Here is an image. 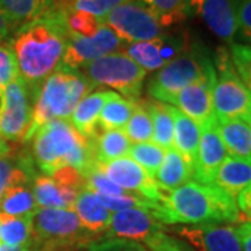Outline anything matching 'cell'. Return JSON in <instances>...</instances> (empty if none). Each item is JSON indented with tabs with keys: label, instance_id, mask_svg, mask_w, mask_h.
Masks as SVG:
<instances>
[{
	"label": "cell",
	"instance_id": "obj_7",
	"mask_svg": "<svg viewBox=\"0 0 251 251\" xmlns=\"http://www.w3.org/2000/svg\"><path fill=\"white\" fill-rule=\"evenodd\" d=\"M78 72L82 73L95 87H108L130 100H135L140 95L147 74L144 69L122 50L88 63Z\"/></svg>",
	"mask_w": 251,
	"mask_h": 251
},
{
	"label": "cell",
	"instance_id": "obj_32",
	"mask_svg": "<svg viewBox=\"0 0 251 251\" xmlns=\"http://www.w3.org/2000/svg\"><path fill=\"white\" fill-rule=\"evenodd\" d=\"M165 153L166 151L163 148L153 144L152 141H150V143L133 144L130 147L127 156L137 162L144 171L150 175V177L155 180V176L159 171L163 158H165Z\"/></svg>",
	"mask_w": 251,
	"mask_h": 251
},
{
	"label": "cell",
	"instance_id": "obj_2",
	"mask_svg": "<svg viewBox=\"0 0 251 251\" xmlns=\"http://www.w3.org/2000/svg\"><path fill=\"white\" fill-rule=\"evenodd\" d=\"M163 225H200L237 222L240 215L236 200L215 184L188 181L179 188L163 193L152 209Z\"/></svg>",
	"mask_w": 251,
	"mask_h": 251
},
{
	"label": "cell",
	"instance_id": "obj_11",
	"mask_svg": "<svg viewBox=\"0 0 251 251\" xmlns=\"http://www.w3.org/2000/svg\"><path fill=\"white\" fill-rule=\"evenodd\" d=\"M122 48L123 42L105 24L92 36L74 35L67 31L66 50L60 66L73 70H80L85 64L94 60L120 52Z\"/></svg>",
	"mask_w": 251,
	"mask_h": 251
},
{
	"label": "cell",
	"instance_id": "obj_44",
	"mask_svg": "<svg viewBox=\"0 0 251 251\" xmlns=\"http://www.w3.org/2000/svg\"><path fill=\"white\" fill-rule=\"evenodd\" d=\"M234 200H236V205L239 209L240 222L251 221V186L244 188Z\"/></svg>",
	"mask_w": 251,
	"mask_h": 251
},
{
	"label": "cell",
	"instance_id": "obj_45",
	"mask_svg": "<svg viewBox=\"0 0 251 251\" xmlns=\"http://www.w3.org/2000/svg\"><path fill=\"white\" fill-rule=\"evenodd\" d=\"M236 230L242 243L243 251H251V221L240 222L239 226H236Z\"/></svg>",
	"mask_w": 251,
	"mask_h": 251
},
{
	"label": "cell",
	"instance_id": "obj_20",
	"mask_svg": "<svg viewBox=\"0 0 251 251\" xmlns=\"http://www.w3.org/2000/svg\"><path fill=\"white\" fill-rule=\"evenodd\" d=\"M215 126L229 156L251 158V127L246 120L216 117Z\"/></svg>",
	"mask_w": 251,
	"mask_h": 251
},
{
	"label": "cell",
	"instance_id": "obj_37",
	"mask_svg": "<svg viewBox=\"0 0 251 251\" xmlns=\"http://www.w3.org/2000/svg\"><path fill=\"white\" fill-rule=\"evenodd\" d=\"M99 201L102 202V205L108 209L109 212H120L126 209H131V208H147V209H155L156 204H153L151 201L145 200V198L126 193L122 196H103V194H97Z\"/></svg>",
	"mask_w": 251,
	"mask_h": 251
},
{
	"label": "cell",
	"instance_id": "obj_19",
	"mask_svg": "<svg viewBox=\"0 0 251 251\" xmlns=\"http://www.w3.org/2000/svg\"><path fill=\"white\" fill-rule=\"evenodd\" d=\"M73 211L80 219L81 226L92 234H100L108 232L110 224V212L102 202L98 196L88 188H82L75 198Z\"/></svg>",
	"mask_w": 251,
	"mask_h": 251
},
{
	"label": "cell",
	"instance_id": "obj_48",
	"mask_svg": "<svg viewBox=\"0 0 251 251\" xmlns=\"http://www.w3.org/2000/svg\"><path fill=\"white\" fill-rule=\"evenodd\" d=\"M9 152V144H7V141H6V140L1 137V134H0V158H1V156H6Z\"/></svg>",
	"mask_w": 251,
	"mask_h": 251
},
{
	"label": "cell",
	"instance_id": "obj_39",
	"mask_svg": "<svg viewBox=\"0 0 251 251\" xmlns=\"http://www.w3.org/2000/svg\"><path fill=\"white\" fill-rule=\"evenodd\" d=\"M230 57L240 80L251 92V46L233 42L230 45Z\"/></svg>",
	"mask_w": 251,
	"mask_h": 251
},
{
	"label": "cell",
	"instance_id": "obj_13",
	"mask_svg": "<svg viewBox=\"0 0 251 251\" xmlns=\"http://www.w3.org/2000/svg\"><path fill=\"white\" fill-rule=\"evenodd\" d=\"M98 166L109 179L123 188L126 193L140 196L153 204L161 201L162 191L156 181L150 177V175L131 158L123 156L108 163H98Z\"/></svg>",
	"mask_w": 251,
	"mask_h": 251
},
{
	"label": "cell",
	"instance_id": "obj_1",
	"mask_svg": "<svg viewBox=\"0 0 251 251\" xmlns=\"http://www.w3.org/2000/svg\"><path fill=\"white\" fill-rule=\"evenodd\" d=\"M66 39V13L56 4L44 17L18 27L11 35L9 48L16 56L18 75L34 94L62 64Z\"/></svg>",
	"mask_w": 251,
	"mask_h": 251
},
{
	"label": "cell",
	"instance_id": "obj_50",
	"mask_svg": "<svg viewBox=\"0 0 251 251\" xmlns=\"http://www.w3.org/2000/svg\"><path fill=\"white\" fill-rule=\"evenodd\" d=\"M0 244H1V243H0Z\"/></svg>",
	"mask_w": 251,
	"mask_h": 251
},
{
	"label": "cell",
	"instance_id": "obj_42",
	"mask_svg": "<svg viewBox=\"0 0 251 251\" xmlns=\"http://www.w3.org/2000/svg\"><path fill=\"white\" fill-rule=\"evenodd\" d=\"M145 244L151 251H187L179 240L163 233L162 230H158L147 237Z\"/></svg>",
	"mask_w": 251,
	"mask_h": 251
},
{
	"label": "cell",
	"instance_id": "obj_23",
	"mask_svg": "<svg viewBox=\"0 0 251 251\" xmlns=\"http://www.w3.org/2000/svg\"><path fill=\"white\" fill-rule=\"evenodd\" d=\"M110 91H95L90 92L87 97L74 109L72 115V126L87 140H94L97 133L99 115L109 97Z\"/></svg>",
	"mask_w": 251,
	"mask_h": 251
},
{
	"label": "cell",
	"instance_id": "obj_22",
	"mask_svg": "<svg viewBox=\"0 0 251 251\" xmlns=\"http://www.w3.org/2000/svg\"><path fill=\"white\" fill-rule=\"evenodd\" d=\"M173 148L181 155L188 166L194 171V165L197 159L198 145L201 137V128L197 123L183 115L180 110L173 106Z\"/></svg>",
	"mask_w": 251,
	"mask_h": 251
},
{
	"label": "cell",
	"instance_id": "obj_40",
	"mask_svg": "<svg viewBox=\"0 0 251 251\" xmlns=\"http://www.w3.org/2000/svg\"><path fill=\"white\" fill-rule=\"evenodd\" d=\"M18 77L16 56L9 46L0 45V91H3L11 81Z\"/></svg>",
	"mask_w": 251,
	"mask_h": 251
},
{
	"label": "cell",
	"instance_id": "obj_12",
	"mask_svg": "<svg viewBox=\"0 0 251 251\" xmlns=\"http://www.w3.org/2000/svg\"><path fill=\"white\" fill-rule=\"evenodd\" d=\"M190 44L191 42L186 34H163L151 41L126 44V48H122V52H125L145 72H158L180 53H183Z\"/></svg>",
	"mask_w": 251,
	"mask_h": 251
},
{
	"label": "cell",
	"instance_id": "obj_24",
	"mask_svg": "<svg viewBox=\"0 0 251 251\" xmlns=\"http://www.w3.org/2000/svg\"><path fill=\"white\" fill-rule=\"evenodd\" d=\"M194 171L188 166L175 148L168 150L161 168L155 176L158 187L163 193H169L193 179Z\"/></svg>",
	"mask_w": 251,
	"mask_h": 251
},
{
	"label": "cell",
	"instance_id": "obj_31",
	"mask_svg": "<svg viewBox=\"0 0 251 251\" xmlns=\"http://www.w3.org/2000/svg\"><path fill=\"white\" fill-rule=\"evenodd\" d=\"M152 13L163 28L184 21L188 0H138Z\"/></svg>",
	"mask_w": 251,
	"mask_h": 251
},
{
	"label": "cell",
	"instance_id": "obj_35",
	"mask_svg": "<svg viewBox=\"0 0 251 251\" xmlns=\"http://www.w3.org/2000/svg\"><path fill=\"white\" fill-rule=\"evenodd\" d=\"M126 0H56L54 4L67 11H82L91 16L103 18Z\"/></svg>",
	"mask_w": 251,
	"mask_h": 251
},
{
	"label": "cell",
	"instance_id": "obj_25",
	"mask_svg": "<svg viewBox=\"0 0 251 251\" xmlns=\"http://www.w3.org/2000/svg\"><path fill=\"white\" fill-rule=\"evenodd\" d=\"M134 108L135 100L126 99L120 94L110 91L108 99L100 110V115H99L95 138L102 131H106V130H123L133 115Z\"/></svg>",
	"mask_w": 251,
	"mask_h": 251
},
{
	"label": "cell",
	"instance_id": "obj_36",
	"mask_svg": "<svg viewBox=\"0 0 251 251\" xmlns=\"http://www.w3.org/2000/svg\"><path fill=\"white\" fill-rule=\"evenodd\" d=\"M64 13H66L67 31L70 34H74V35L92 36L95 35L99 31V28L103 25V21L100 18L95 17V16H91L88 13H82V11H67V10H64Z\"/></svg>",
	"mask_w": 251,
	"mask_h": 251
},
{
	"label": "cell",
	"instance_id": "obj_47",
	"mask_svg": "<svg viewBox=\"0 0 251 251\" xmlns=\"http://www.w3.org/2000/svg\"><path fill=\"white\" fill-rule=\"evenodd\" d=\"M117 251H147L145 247L137 244L133 242H127V240H119L117 244Z\"/></svg>",
	"mask_w": 251,
	"mask_h": 251
},
{
	"label": "cell",
	"instance_id": "obj_29",
	"mask_svg": "<svg viewBox=\"0 0 251 251\" xmlns=\"http://www.w3.org/2000/svg\"><path fill=\"white\" fill-rule=\"evenodd\" d=\"M95 143V161L108 163L119 158L127 156L131 143L123 130H106L94 140Z\"/></svg>",
	"mask_w": 251,
	"mask_h": 251
},
{
	"label": "cell",
	"instance_id": "obj_4",
	"mask_svg": "<svg viewBox=\"0 0 251 251\" xmlns=\"http://www.w3.org/2000/svg\"><path fill=\"white\" fill-rule=\"evenodd\" d=\"M95 85L78 70L59 66L46 78L34 98L32 119L25 135L31 140L39 127L52 120H70L74 109Z\"/></svg>",
	"mask_w": 251,
	"mask_h": 251
},
{
	"label": "cell",
	"instance_id": "obj_28",
	"mask_svg": "<svg viewBox=\"0 0 251 251\" xmlns=\"http://www.w3.org/2000/svg\"><path fill=\"white\" fill-rule=\"evenodd\" d=\"M150 116L152 120V143L159 145L165 151L173 148V130H175V122H173V106L162 102H151L145 105Z\"/></svg>",
	"mask_w": 251,
	"mask_h": 251
},
{
	"label": "cell",
	"instance_id": "obj_30",
	"mask_svg": "<svg viewBox=\"0 0 251 251\" xmlns=\"http://www.w3.org/2000/svg\"><path fill=\"white\" fill-rule=\"evenodd\" d=\"M32 215L9 216L0 212V243L7 246H29Z\"/></svg>",
	"mask_w": 251,
	"mask_h": 251
},
{
	"label": "cell",
	"instance_id": "obj_9",
	"mask_svg": "<svg viewBox=\"0 0 251 251\" xmlns=\"http://www.w3.org/2000/svg\"><path fill=\"white\" fill-rule=\"evenodd\" d=\"M90 232L81 226L73 209L38 208L32 215V236L29 246L57 243H88Z\"/></svg>",
	"mask_w": 251,
	"mask_h": 251
},
{
	"label": "cell",
	"instance_id": "obj_26",
	"mask_svg": "<svg viewBox=\"0 0 251 251\" xmlns=\"http://www.w3.org/2000/svg\"><path fill=\"white\" fill-rule=\"evenodd\" d=\"M56 0H0V11L17 27L44 17Z\"/></svg>",
	"mask_w": 251,
	"mask_h": 251
},
{
	"label": "cell",
	"instance_id": "obj_41",
	"mask_svg": "<svg viewBox=\"0 0 251 251\" xmlns=\"http://www.w3.org/2000/svg\"><path fill=\"white\" fill-rule=\"evenodd\" d=\"M54 183L59 187L72 188L80 193L82 188H85V176L78 169L73 166H63L50 175Z\"/></svg>",
	"mask_w": 251,
	"mask_h": 251
},
{
	"label": "cell",
	"instance_id": "obj_49",
	"mask_svg": "<svg viewBox=\"0 0 251 251\" xmlns=\"http://www.w3.org/2000/svg\"><path fill=\"white\" fill-rule=\"evenodd\" d=\"M246 122H247V123H249V125H250V127H251V112H250V115L247 116V119H246Z\"/></svg>",
	"mask_w": 251,
	"mask_h": 251
},
{
	"label": "cell",
	"instance_id": "obj_14",
	"mask_svg": "<svg viewBox=\"0 0 251 251\" xmlns=\"http://www.w3.org/2000/svg\"><path fill=\"white\" fill-rule=\"evenodd\" d=\"M173 230L197 251H243L236 226L232 225H180Z\"/></svg>",
	"mask_w": 251,
	"mask_h": 251
},
{
	"label": "cell",
	"instance_id": "obj_27",
	"mask_svg": "<svg viewBox=\"0 0 251 251\" xmlns=\"http://www.w3.org/2000/svg\"><path fill=\"white\" fill-rule=\"evenodd\" d=\"M38 209L32 193V183L10 186L0 200V212L9 216L34 215Z\"/></svg>",
	"mask_w": 251,
	"mask_h": 251
},
{
	"label": "cell",
	"instance_id": "obj_21",
	"mask_svg": "<svg viewBox=\"0 0 251 251\" xmlns=\"http://www.w3.org/2000/svg\"><path fill=\"white\" fill-rule=\"evenodd\" d=\"M212 184L233 198L237 197L244 188L251 186V158H236L227 155Z\"/></svg>",
	"mask_w": 251,
	"mask_h": 251
},
{
	"label": "cell",
	"instance_id": "obj_38",
	"mask_svg": "<svg viewBox=\"0 0 251 251\" xmlns=\"http://www.w3.org/2000/svg\"><path fill=\"white\" fill-rule=\"evenodd\" d=\"M85 188H88L95 194H103V196L126 194L123 188H120L117 184H115L103 172L99 169L97 162L90 171L85 173Z\"/></svg>",
	"mask_w": 251,
	"mask_h": 251
},
{
	"label": "cell",
	"instance_id": "obj_5",
	"mask_svg": "<svg viewBox=\"0 0 251 251\" xmlns=\"http://www.w3.org/2000/svg\"><path fill=\"white\" fill-rule=\"evenodd\" d=\"M215 66L202 46L190 44L187 49L158 70L148 84V91L155 100L172 105L175 97L191 84L215 82Z\"/></svg>",
	"mask_w": 251,
	"mask_h": 251
},
{
	"label": "cell",
	"instance_id": "obj_33",
	"mask_svg": "<svg viewBox=\"0 0 251 251\" xmlns=\"http://www.w3.org/2000/svg\"><path fill=\"white\" fill-rule=\"evenodd\" d=\"M123 131L127 135V138L130 140V143L141 144L152 141V120H151L150 112L145 105L135 103L133 115L127 122Z\"/></svg>",
	"mask_w": 251,
	"mask_h": 251
},
{
	"label": "cell",
	"instance_id": "obj_34",
	"mask_svg": "<svg viewBox=\"0 0 251 251\" xmlns=\"http://www.w3.org/2000/svg\"><path fill=\"white\" fill-rule=\"evenodd\" d=\"M32 193L38 208H59L67 209L59 186L50 176L39 175L32 180Z\"/></svg>",
	"mask_w": 251,
	"mask_h": 251
},
{
	"label": "cell",
	"instance_id": "obj_10",
	"mask_svg": "<svg viewBox=\"0 0 251 251\" xmlns=\"http://www.w3.org/2000/svg\"><path fill=\"white\" fill-rule=\"evenodd\" d=\"M35 94L20 75L3 90L0 134L6 141H25L32 119Z\"/></svg>",
	"mask_w": 251,
	"mask_h": 251
},
{
	"label": "cell",
	"instance_id": "obj_46",
	"mask_svg": "<svg viewBox=\"0 0 251 251\" xmlns=\"http://www.w3.org/2000/svg\"><path fill=\"white\" fill-rule=\"evenodd\" d=\"M17 25L10 21L9 18L6 17L1 11H0V39L3 38H7V36H11L14 34V31L17 29Z\"/></svg>",
	"mask_w": 251,
	"mask_h": 251
},
{
	"label": "cell",
	"instance_id": "obj_17",
	"mask_svg": "<svg viewBox=\"0 0 251 251\" xmlns=\"http://www.w3.org/2000/svg\"><path fill=\"white\" fill-rule=\"evenodd\" d=\"M226 158L227 151L218 134L215 120H212L211 123L201 127V137L193 177L201 184H212L216 173Z\"/></svg>",
	"mask_w": 251,
	"mask_h": 251
},
{
	"label": "cell",
	"instance_id": "obj_16",
	"mask_svg": "<svg viewBox=\"0 0 251 251\" xmlns=\"http://www.w3.org/2000/svg\"><path fill=\"white\" fill-rule=\"evenodd\" d=\"M162 230V224L155 218L152 209L131 208L113 214L110 218L108 237L116 240H143Z\"/></svg>",
	"mask_w": 251,
	"mask_h": 251
},
{
	"label": "cell",
	"instance_id": "obj_15",
	"mask_svg": "<svg viewBox=\"0 0 251 251\" xmlns=\"http://www.w3.org/2000/svg\"><path fill=\"white\" fill-rule=\"evenodd\" d=\"M187 14L204 20L219 39L232 45L237 35V0H188Z\"/></svg>",
	"mask_w": 251,
	"mask_h": 251
},
{
	"label": "cell",
	"instance_id": "obj_43",
	"mask_svg": "<svg viewBox=\"0 0 251 251\" xmlns=\"http://www.w3.org/2000/svg\"><path fill=\"white\" fill-rule=\"evenodd\" d=\"M237 34L251 46V0H237Z\"/></svg>",
	"mask_w": 251,
	"mask_h": 251
},
{
	"label": "cell",
	"instance_id": "obj_3",
	"mask_svg": "<svg viewBox=\"0 0 251 251\" xmlns=\"http://www.w3.org/2000/svg\"><path fill=\"white\" fill-rule=\"evenodd\" d=\"M31 140L34 161L46 176L63 166H73L85 176L97 162L94 140L84 138L69 120L48 122Z\"/></svg>",
	"mask_w": 251,
	"mask_h": 251
},
{
	"label": "cell",
	"instance_id": "obj_8",
	"mask_svg": "<svg viewBox=\"0 0 251 251\" xmlns=\"http://www.w3.org/2000/svg\"><path fill=\"white\" fill-rule=\"evenodd\" d=\"M123 44L151 41L163 35L158 18L138 0H126L102 20Z\"/></svg>",
	"mask_w": 251,
	"mask_h": 251
},
{
	"label": "cell",
	"instance_id": "obj_6",
	"mask_svg": "<svg viewBox=\"0 0 251 251\" xmlns=\"http://www.w3.org/2000/svg\"><path fill=\"white\" fill-rule=\"evenodd\" d=\"M214 66L216 80L212 88V103L215 116L246 120L251 112V92L240 80L227 49L219 48L216 50Z\"/></svg>",
	"mask_w": 251,
	"mask_h": 251
},
{
	"label": "cell",
	"instance_id": "obj_18",
	"mask_svg": "<svg viewBox=\"0 0 251 251\" xmlns=\"http://www.w3.org/2000/svg\"><path fill=\"white\" fill-rule=\"evenodd\" d=\"M214 84L215 82L201 81L188 85L175 97L172 106H175L183 115L197 123L200 128L204 127L215 120L216 117L212 103Z\"/></svg>",
	"mask_w": 251,
	"mask_h": 251
}]
</instances>
